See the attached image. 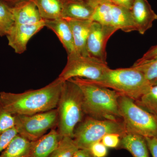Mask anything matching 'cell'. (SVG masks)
<instances>
[{
	"mask_svg": "<svg viewBox=\"0 0 157 157\" xmlns=\"http://www.w3.org/2000/svg\"><path fill=\"white\" fill-rule=\"evenodd\" d=\"M63 82L58 78L44 87L21 93L0 92V105L12 115H29L56 109Z\"/></svg>",
	"mask_w": 157,
	"mask_h": 157,
	"instance_id": "6da1fadb",
	"label": "cell"
},
{
	"mask_svg": "<svg viewBox=\"0 0 157 157\" xmlns=\"http://www.w3.org/2000/svg\"><path fill=\"white\" fill-rule=\"evenodd\" d=\"M69 80L81 90L85 115L97 119L122 121L119 111V93L86 78L75 77Z\"/></svg>",
	"mask_w": 157,
	"mask_h": 157,
	"instance_id": "7a4b0ae2",
	"label": "cell"
},
{
	"mask_svg": "<svg viewBox=\"0 0 157 157\" xmlns=\"http://www.w3.org/2000/svg\"><path fill=\"white\" fill-rule=\"evenodd\" d=\"M56 109L58 115L56 130L60 137L73 138L75 128L85 115L82 92L77 85L70 80L63 82Z\"/></svg>",
	"mask_w": 157,
	"mask_h": 157,
	"instance_id": "3957f363",
	"label": "cell"
},
{
	"mask_svg": "<svg viewBox=\"0 0 157 157\" xmlns=\"http://www.w3.org/2000/svg\"><path fill=\"white\" fill-rule=\"evenodd\" d=\"M92 81L135 101L148 92L152 86L143 73L132 67L115 70L109 68L101 79Z\"/></svg>",
	"mask_w": 157,
	"mask_h": 157,
	"instance_id": "277c9868",
	"label": "cell"
},
{
	"mask_svg": "<svg viewBox=\"0 0 157 157\" xmlns=\"http://www.w3.org/2000/svg\"><path fill=\"white\" fill-rule=\"evenodd\" d=\"M118 108L127 133L157 138V117L125 96L118 99Z\"/></svg>",
	"mask_w": 157,
	"mask_h": 157,
	"instance_id": "5b68a950",
	"label": "cell"
},
{
	"mask_svg": "<svg viewBox=\"0 0 157 157\" xmlns=\"http://www.w3.org/2000/svg\"><path fill=\"white\" fill-rule=\"evenodd\" d=\"M109 134H117L121 137L127 134L122 121L99 120L85 115L75 128L73 139L78 148L90 149Z\"/></svg>",
	"mask_w": 157,
	"mask_h": 157,
	"instance_id": "8992f818",
	"label": "cell"
},
{
	"mask_svg": "<svg viewBox=\"0 0 157 157\" xmlns=\"http://www.w3.org/2000/svg\"><path fill=\"white\" fill-rule=\"evenodd\" d=\"M109 68L107 63L75 52L68 55L66 66L58 78L63 82L75 77L98 81Z\"/></svg>",
	"mask_w": 157,
	"mask_h": 157,
	"instance_id": "52a82bcc",
	"label": "cell"
},
{
	"mask_svg": "<svg viewBox=\"0 0 157 157\" xmlns=\"http://www.w3.org/2000/svg\"><path fill=\"white\" fill-rule=\"evenodd\" d=\"M15 127L17 134L34 141L57 126L58 115L56 108L29 115H15Z\"/></svg>",
	"mask_w": 157,
	"mask_h": 157,
	"instance_id": "ba28073f",
	"label": "cell"
},
{
	"mask_svg": "<svg viewBox=\"0 0 157 157\" xmlns=\"http://www.w3.org/2000/svg\"><path fill=\"white\" fill-rule=\"evenodd\" d=\"M117 30L114 27L103 25L93 21L86 42L89 56L107 63L106 51L107 42L109 38Z\"/></svg>",
	"mask_w": 157,
	"mask_h": 157,
	"instance_id": "9c48e42d",
	"label": "cell"
},
{
	"mask_svg": "<svg viewBox=\"0 0 157 157\" xmlns=\"http://www.w3.org/2000/svg\"><path fill=\"white\" fill-rule=\"evenodd\" d=\"M45 27L44 20L33 24H16L6 36L9 45L16 53L22 54L26 50L30 39Z\"/></svg>",
	"mask_w": 157,
	"mask_h": 157,
	"instance_id": "30bf717a",
	"label": "cell"
},
{
	"mask_svg": "<svg viewBox=\"0 0 157 157\" xmlns=\"http://www.w3.org/2000/svg\"><path fill=\"white\" fill-rule=\"evenodd\" d=\"M131 11L137 31L141 35L151 28L154 21L157 19V14L147 0H135Z\"/></svg>",
	"mask_w": 157,
	"mask_h": 157,
	"instance_id": "8fae6325",
	"label": "cell"
},
{
	"mask_svg": "<svg viewBox=\"0 0 157 157\" xmlns=\"http://www.w3.org/2000/svg\"><path fill=\"white\" fill-rule=\"evenodd\" d=\"M95 7L86 0H63L62 17L68 20H91Z\"/></svg>",
	"mask_w": 157,
	"mask_h": 157,
	"instance_id": "7c38bea8",
	"label": "cell"
},
{
	"mask_svg": "<svg viewBox=\"0 0 157 157\" xmlns=\"http://www.w3.org/2000/svg\"><path fill=\"white\" fill-rule=\"evenodd\" d=\"M45 27L56 34L68 55L76 52L72 29L67 20L65 18L44 20Z\"/></svg>",
	"mask_w": 157,
	"mask_h": 157,
	"instance_id": "4fadbf2b",
	"label": "cell"
},
{
	"mask_svg": "<svg viewBox=\"0 0 157 157\" xmlns=\"http://www.w3.org/2000/svg\"><path fill=\"white\" fill-rule=\"evenodd\" d=\"M67 20L72 29L76 52L82 56H89L86 42L92 21Z\"/></svg>",
	"mask_w": 157,
	"mask_h": 157,
	"instance_id": "5bb4252c",
	"label": "cell"
},
{
	"mask_svg": "<svg viewBox=\"0 0 157 157\" xmlns=\"http://www.w3.org/2000/svg\"><path fill=\"white\" fill-rule=\"evenodd\" d=\"M11 9L16 24H33L43 20L32 0L19 3Z\"/></svg>",
	"mask_w": 157,
	"mask_h": 157,
	"instance_id": "9a60e30c",
	"label": "cell"
},
{
	"mask_svg": "<svg viewBox=\"0 0 157 157\" xmlns=\"http://www.w3.org/2000/svg\"><path fill=\"white\" fill-rule=\"evenodd\" d=\"M60 139L56 129H52L38 140L32 141L29 157H48Z\"/></svg>",
	"mask_w": 157,
	"mask_h": 157,
	"instance_id": "2e32d148",
	"label": "cell"
},
{
	"mask_svg": "<svg viewBox=\"0 0 157 157\" xmlns=\"http://www.w3.org/2000/svg\"><path fill=\"white\" fill-rule=\"evenodd\" d=\"M116 149L126 150L133 157H150L145 137L136 134L127 133L121 137L119 145Z\"/></svg>",
	"mask_w": 157,
	"mask_h": 157,
	"instance_id": "e0dca14e",
	"label": "cell"
},
{
	"mask_svg": "<svg viewBox=\"0 0 157 157\" xmlns=\"http://www.w3.org/2000/svg\"><path fill=\"white\" fill-rule=\"evenodd\" d=\"M112 25L125 33L137 31L131 10L113 3Z\"/></svg>",
	"mask_w": 157,
	"mask_h": 157,
	"instance_id": "ac0fdd59",
	"label": "cell"
},
{
	"mask_svg": "<svg viewBox=\"0 0 157 157\" xmlns=\"http://www.w3.org/2000/svg\"><path fill=\"white\" fill-rule=\"evenodd\" d=\"M31 147L32 141L17 134L0 154V157H29Z\"/></svg>",
	"mask_w": 157,
	"mask_h": 157,
	"instance_id": "d6986e66",
	"label": "cell"
},
{
	"mask_svg": "<svg viewBox=\"0 0 157 157\" xmlns=\"http://www.w3.org/2000/svg\"><path fill=\"white\" fill-rule=\"evenodd\" d=\"M44 20L62 18L63 0H32Z\"/></svg>",
	"mask_w": 157,
	"mask_h": 157,
	"instance_id": "ffe728a7",
	"label": "cell"
},
{
	"mask_svg": "<svg viewBox=\"0 0 157 157\" xmlns=\"http://www.w3.org/2000/svg\"><path fill=\"white\" fill-rule=\"evenodd\" d=\"M113 3L109 0H105L98 4L91 18V21L103 25H112Z\"/></svg>",
	"mask_w": 157,
	"mask_h": 157,
	"instance_id": "44dd1931",
	"label": "cell"
},
{
	"mask_svg": "<svg viewBox=\"0 0 157 157\" xmlns=\"http://www.w3.org/2000/svg\"><path fill=\"white\" fill-rule=\"evenodd\" d=\"M78 149L73 138L63 137L48 157H73Z\"/></svg>",
	"mask_w": 157,
	"mask_h": 157,
	"instance_id": "7402d4cb",
	"label": "cell"
},
{
	"mask_svg": "<svg viewBox=\"0 0 157 157\" xmlns=\"http://www.w3.org/2000/svg\"><path fill=\"white\" fill-rule=\"evenodd\" d=\"M15 25L11 8L0 1V36H8Z\"/></svg>",
	"mask_w": 157,
	"mask_h": 157,
	"instance_id": "603a6c76",
	"label": "cell"
},
{
	"mask_svg": "<svg viewBox=\"0 0 157 157\" xmlns=\"http://www.w3.org/2000/svg\"><path fill=\"white\" fill-rule=\"evenodd\" d=\"M135 102L141 108L157 117V85L152 86L148 92Z\"/></svg>",
	"mask_w": 157,
	"mask_h": 157,
	"instance_id": "cb8c5ba5",
	"label": "cell"
},
{
	"mask_svg": "<svg viewBox=\"0 0 157 157\" xmlns=\"http://www.w3.org/2000/svg\"><path fill=\"white\" fill-rule=\"evenodd\" d=\"M134 67L143 73L151 83L157 78V56L137 65Z\"/></svg>",
	"mask_w": 157,
	"mask_h": 157,
	"instance_id": "d4e9b609",
	"label": "cell"
},
{
	"mask_svg": "<svg viewBox=\"0 0 157 157\" xmlns=\"http://www.w3.org/2000/svg\"><path fill=\"white\" fill-rule=\"evenodd\" d=\"M15 117L0 105V134L15 127Z\"/></svg>",
	"mask_w": 157,
	"mask_h": 157,
	"instance_id": "484cf974",
	"label": "cell"
},
{
	"mask_svg": "<svg viewBox=\"0 0 157 157\" xmlns=\"http://www.w3.org/2000/svg\"><path fill=\"white\" fill-rule=\"evenodd\" d=\"M17 134L15 127L0 134V154L6 148L12 139Z\"/></svg>",
	"mask_w": 157,
	"mask_h": 157,
	"instance_id": "4316f807",
	"label": "cell"
},
{
	"mask_svg": "<svg viewBox=\"0 0 157 157\" xmlns=\"http://www.w3.org/2000/svg\"><path fill=\"white\" fill-rule=\"evenodd\" d=\"M121 138L117 134H107L103 137L101 142L107 147L117 149L119 145Z\"/></svg>",
	"mask_w": 157,
	"mask_h": 157,
	"instance_id": "83f0119b",
	"label": "cell"
},
{
	"mask_svg": "<svg viewBox=\"0 0 157 157\" xmlns=\"http://www.w3.org/2000/svg\"><path fill=\"white\" fill-rule=\"evenodd\" d=\"M90 150L95 157H106L108 153L107 147L101 141L94 143L90 147Z\"/></svg>",
	"mask_w": 157,
	"mask_h": 157,
	"instance_id": "f1b7e54d",
	"label": "cell"
},
{
	"mask_svg": "<svg viewBox=\"0 0 157 157\" xmlns=\"http://www.w3.org/2000/svg\"><path fill=\"white\" fill-rule=\"evenodd\" d=\"M157 56V45L152 46L144 54L143 56L137 60L134 65L138 64L146 61L149 60Z\"/></svg>",
	"mask_w": 157,
	"mask_h": 157,
	"instance_id": "f546056e",
	"label": "cell"
},
{
	"mask_svg": "<svg viewBox=\"0 0 157 157\" xmlns=\"http://www.w3.org/2000/svg\"><path fill=\"white\" fill-rule=\"evenodd\" d=\"M150 152L152 157H157V138L145 137Z\"/></svg>",
	"mask_w": 157,
	"mask_h": 157,
	"instance_id": "4dcf8cb0",
	"label": "cell"
},
{
	"mask_svg": "<svg viewBox=\"0 0 157 157\" xmlns=\"http://www.w3.org/2000/svg\"><path fill=\"white\" fill-rule=\"evenodd\" d=\"M113 4L131 10L135 0H109Z\"/></svg>",
	"mask_w": 157,
	"mask_h": 157,
	"instance_id": "1f68e13d",
	"label": "cell"
},
{
	"mask_svg": "<svg viewBox=\"0 0 157 157\" xmlns=\"http://www.w3.org/2000/svg\"><path fill=\"white\" fill-rule=\"evenodd\" d=\"M73 157H95L90 149H79Z\"/></svg>",
	"mask_w": 157,
	"mask_h": 157,
	"instance_id": "d6a6232c",
	"label": "cell"
},
{
	"mask_svg": "<svg viewBox=\"0 0 157 157\" xmlns=\"http://www.w3.org/2000/svg\"><path fill=\"white\" fill-rule=\"evenodd\" d=\"M29 0H0L11 8H13L17 4Z\"/></svg>",
	"mask_w": 157,
	"mask_h": 157,
	"instance_id": "836d02e7",
	"label": "cell"
},
{
	"mask_svg": "<svg viewBox=\"0 0 157 157\" xmlns=\"http://www.w3.org/2000/svg\"><path fill=\"white\" fill-rule=\"evenodd\" d=\"M86 1H88L89 2L92 3L93 5H94L96 6L99 4V3L105 1V0H86Z\"/></svg>",
	"mask_w": 157,
	"mask_h": 157,
	"instance_id": "e575fe53",
	"label": "cell"
},
{
	"mask_svg": "<svg viewBox=\"0 0 157 157\" xmlns=\"http://www.w3.org/2000/svg\"><path fill=\"white\" fill-rule=\"evenodd\" d=\"M152 86L155 85H157V78H156L152 82H151Z\"/></svg>",
	"mask_w": 157,
	"mask_h": 157,
	"instance_id": "d590c367",
	"label": "cell"
}]
</instances>
